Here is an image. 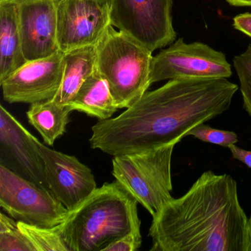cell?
<instances>
[{"instance_id":"cell-1","label":"cell","mask_w":251,"mask_h":251,"mask_svg":"<svg viewBox=\"0 0 251 251\" xmlns=\"http://www.w3.org/2000/svg\"><path fill=\"white\" fill-rule=\"evenodd\" d=\"M238 89L227 78L170 80L118 117L99 120L92 128L91 148L114 157L176 145L194 127L227 111Z\"/></svg>"},{"instance_id":"cell-2","label":"cell","mask_w":251,"mask_h":251,"mask_svg":"<svg viewBox=\"0 0 251 251\" xmlns=\"http://www.w3.org/2000/svg\"><path fill=\"white\" fill-rule=\"evenodd\" d=\"M149 236L151 251H251V220L236 180L206 171L152 217Z\"/></svg>"},{"instance_id":"cell-3","label":"cell","mask_w":251,"mask_h":251,"mask_svg":"<svg viewBox=\"0 0 251 251\" xmlns=\"http://www.w3.org/2000/svg\"><path fill=\"white\" fill-rule=\"evenodd\" d=\"M138 203L116 180L97 188L57 226L70 251H104L141 226Z\"/></svg>"},{"instance_id":"cell-4","label":"cell","mask_w":251,"mask_h":251,"mask_svg":"<svg viewBox=\"0 0 251 251\" xmlns=\"http://www.w3.org/2000/svg\"><path fill=\"white\" fill-rule=\"evenodd\" d=\"M96 70L108 82L119 109L127 108L151 86L152 52L110 26L96 45Z\"/></svg>"},{"instance_id":"cell-5","label":"cell","mask_w":251,"mask_h":251,"mask_svg":"<svg viewBox=\"0 0 251 251\" xmlns=\"http://www.w3.org/2000/svg\"><path fill=\"white\" fill-rule=\"evenodd\" d=\"M176 145L114 156L112 175L154 217L173 199L171 164Z\"/></svg>"},{"instance_id":"cell-6","label":"cell","mask_w":251,"mask_h":251,"mask_svg":"<svg viewBox=\"0 0 251 251\" xmlns=\"http://www.w3.org/2000/svg\"><path fill=\"white\" fill-rule=\"evenodd\" d=\"M173 0H110L111 25L151 52L173 44Z\"/></svg>"},{"instance_id":"cell-7","label":"cell","mask_w":251,"mask_h":251,"mask_svg":"<svg viewBox=\"0 0 251 251\" xmlns=\"http://www.w3.org/2000/svg\"><path fill=\"white\" fill-rule=\"evenodd\" d=\"M0 205L18 222L52 227L61 224L69 210L49 189L0 164Z\"/></svg>"},{"instance_id":"cell-8","label":"cell","mask_w":251,"mask_h":251,"mask_svg":"<svg viewBox=\"0 0 251 251\" xmlns=\"http://www.w3.org/2000/svg\"><path fill=\"white\" fill-rule=\"evenodd\" d=\"M231 65L223 52L180 38L153 56L151 83L182 78H228Z\"/></svg>"},{"instance_id":"cell-9","label":"cell","mask_w":251,"mask_h":251,"mask_svg":"<svg viewBox=\"0 0 251 251\" xmlns=\"http://www.w3.org/2000/svg\"><path fill=\"white\" fill-rule=\"evenodd\" d=\"M60 51L96 46L111 25L109 2L102 0H58Z\"/></svg>"},{"instance_id":"cell-10","label":"cell","mask_w":251,"mask_h":251,"mask_svg":"<svg viewBox=\"0 0 251 251\" xmlns=\"http://www.w3.org/2000/svg\"><path fill=\"white\" fill-rule=\"evenodd\" d=\"M64 56V52L58 51L46 58L27 61L0 82L4 100L32 104L53 99L62 82Z\"/></svg>"},{"instance_id":"cell-11","label":"cell","mask_w":251,"mask_h":251,"mask_svg":"<svg viewBox=\"0 0 251 251\" xmlns=\"http://www.w3.org/2000/svg\"><path fill=\"white\" fill-rule=\"evenodd\" d=\"M0 164L49 189L36 138L3 105H0Z\"/></svg>"},{"instance_id":"cell-12","label":"cell","mask_w":251,"mask_h":251,"mask_svg":"<svg viewBox=\"0 0 251 251\" xmlns=\"http://www.w3.org/2000/svg\"><path fill=\"white\" fill-rule=\"evenodd\" d=\"M36 144L45 164L50 190L69 211L97 189L90 169L75 156L51 149L37 138Z\"/></svg>"},{"instance_id":"cell-13","label":"cell","mask_w":251,"mask_h":251,"mask_svg":"<svg viewBox=\"0 0 251 251\" xmlns=\"http://www.w3.org/2000/svg\"><path fill=\"white\" fill-rule=\"evenodd\" d=\"M58 0H18L19 18L26 61L40 59L60 51Z\"/></svg>"},{"instance_id":"cell-14","label":"cell","mask_w":251,"mask_h":251,"mask_svg":"<svg viewBox=\"0 0 251 251\" xmlns=\"http://www.w3.org/2000/svg\"><path fill=\"white\" fill-rule=\"evenodd\" d=\"M26 62L20 31L18 0H0V82Z\"/></svg>"},{"instance_id":"cell-15","label":"cell","mask_w":251,"mask_h":251,"mask_svg":"<svg viewBox=\"0 0 251 251\" xmlns=\"http://www.w3.org/2000/svg\"><path fill=\"white\" fill-rule=\"evenodd\" d=\"M64 58L65 66L61 87L52 100L58 105H67L96 69V46L73 50L65 52Z\"/></svg>"},{"instance_id":"cell-16","label":"cell","mask_w":251,"mask_h":251,"mask_svg":"<svg viewBox=\"0 0 251 251\" xmlns=\"http://www.w3.org/2000/svg\"><path fill=\"white\" fill-rule=\"evenodd\" d=\"M69 105L99 120L111 118L119 109L111 95L108 82L95 69Z\"/></svg>"},{"instance_id":"cell-17","label":"cell","mask_w":251,"mask_h":251,"mask_svg":"<svg viewBox=\"0 0 251 251\" xmlns=\"http://www.w3.org/2000/svg\"><path fill=\"white\" fill-rule=\"evenodd\" d=\"M73 111L70 105H58L49 100L30 104L26 114L29 123L40 133L45 143L52 146L65 133Z\"/></svg>"},{"instance_id":"cell-18","label":"cell","mask_w":251,"mask_h":251,"mask_svg":"<svg viewBox=\"0 0 251 251\" xmlns=\"http://www.w3.org/2000/svg\"><path fill=\"white\" fill-rule=\"evenodd\" d=\"M22 231L27 236L35 251H70L58 226L39 227L18 222Z\"/></svg>"},{"instance_id":"cell-19","label":"cell","mask_w":251,"mask_h":251,"mask_svg":"<svg viewBox=\"0 0 251 251\" xmlns=\"http://www.w3.org/2000/svg\"><path fill=\"white\" fill-rule=\"evenodd\" d=\"M0 251H35L19 227L18 221L2 212L0 214Z\"/></svg>"},{"instance_id":"cell-20","label":"cell","mask_w":251,"mask_h":251,"mask_svg":"<svg viewBox=\"0 0 251 251\" xmlns=\"http://www.w3.org/2000/svg\"><path fill=\"white\" fill-rule=\"evenodd\" d=\"M233 67L240 83L244 109L251 117V44L243 53L234 57Z\"/></svg>"},{"instance_id":"cell-21","label":"cell","mask_w":251,"mask_h":251,"mask_svg":"<svg viewBox=\"0 0 251 251\" xmlns=\"http://www.w3.org/2000/svg\"><path fill=\"white\" fill-rule=\"evenodd\" d=\"M188 136H193L199 140L222 147L228 148L230 145L237 143L238 136L234 132L217 130L208 126L201 124L194 127L188 133Z\"/></svg>"},{"instance_id":"cell-22","label":"cell","mask_w":251,"mask_h":251,"mask_svg":"<svg viewBox=\"0 0 251 251\" xmlns=\"http://www.w3.org/2000/svg\"><path fill=\"white\" fill-rule=\"evenodd\" d=\"M141 226H137L123 237L110 244L104 251H136L142 246Z\"/></svg>"},{"instance_id":"cell-23","label":"cell","mask_w":251,"mask_h":251,"mask_svg":"<svg viewBox=\"0 0 251 251\" xmlns=\"http://www.w3.org/2000/svg\"><path fill=\"white\" fill-rule=\"evenodd\" d=\"M233 26L235 29L251 38V14H239L233 18Z\"/></svg>"},{"instance_id":"cell-24","label":"cell","mask_w":251,"mask_h":251,"mask_svg":"<svg viewBox=\"0 0 251 251\" xmlns=\"http://www.w3.org/2000/svg\"><path fill=\"white\" fill-rule=\"evenodd\" d=\"M227 148L230 150L234 159L241 161L251 169V151L242 149L235 145H230Z\"/></svg>"},{"instance_id":"cell-25","label":"cell","mask_w":251,"mask_h":251,"mask_svg":"<svg viewBox=\"0 0 251 251\" xmlns=\"http://www.w3.org/2000/svg\"><path fill=\"white\" fill-rule=\"evenodd\" d=\"M230 5L236 7H251V0H226Z\"/></svg>"},{"instance_id":"cell-26","label":"cell","mask_w":251,"mask_h":251,"mask_svg":"<svg viewBox=\"0 0 251 251\" xmlns=\"http://www.w3.org/2000/svg\"><path fill=\"white\" fill-rule=\"evenodd\" d=\"M102 1H105V2H110V0H102Z\"/></svg>"},{"instance_id":"cell-27","label":"cell","mask_w":251,"mask_h":251,"mask_svg":"<svg viewBox=\"0 0 251 251\" xmlns=\"http://www.w3.org/2000/svg\"><path fill=\"white\" fill-rule=\"evenodd\" d=\"M250 218H251V217H250Z\"/></svg>"}]
</instances>
